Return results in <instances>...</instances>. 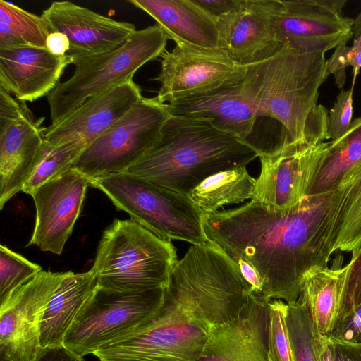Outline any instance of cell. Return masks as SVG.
<instances>
[{
    "label": "cell",
    "mask_w": 361,
    "mask_h": 361,
    "mask_svg": "<svg viewBox=\"0 0 361 361\" xmlns=\"http://www.w3.org/2000/svg\"><path fill=\"white\" fill-rule=\"evenodd\" d=\"M69 58L46 48L0 47V87L21 102L46 96L60 83Z\"/></svg>",
    "instance_id": "20"
},
{
    "label": "cell",
    "mask_w": 361,
    "mask_h": 361,
    "mask_svg": "<svg viewBox=\"0 0 361 361\" xmlns=\"http://www.w3.org/2000/svg\"><path fill=\"white\" fill-rule=\"evenodd\" d=\"M251 295L217 245H192L172 268L159 310L94 355L100 361H200L213 329L237 317Z\"/></svg>",
    "instance_id": "2"
},
{
    "label": "cell",
    "mask_w": 361,
    "mask_h": 361,
    "mask_svg": "<svg viewBox=\"0 0 361 361\" xmlns=\"http://www.w3.org/2000/svg\"><path fill=\"white\" fill-rule=\"evenodd\" d=\"M82 152L69 145L54 146L44 140L22 191L30 195L39 186L71 169Z\"/></svg>",
    "instance_id": "29"
},
{
    "label": "cell",
    "mask_w": 361,
    "mask_h": 361,
    "mask_svg": "<svg viewBox=\"0 0 361 361\" xmlns=\"http://www.w3.org/2000/svg\"><path fill=\"white\" fill-rule=\"evenodd\" d=\"M42 270L21 255L0 246V305Z\"/></svg>",
    "instance_id": "31"
},
{
    "label": "cell",
    "mask_w": 361,
    "mask_h": 361,
    "mask_svg": "<svg viewBox=\"0 0 361 361\" xmlns=\"http://www.w3.org/2000/svg\"><path fill=\"white\" fill-rule=\"evenodd\" d=\"M168 37L158 24L136 30L121 46L99 55L75 58L73 75L47 96L51 124L87 99L132 80L143 65L165 51Z\"/></svg>",
    "instance_id": "6"
},
{
    "label": "cell",
    "mask_w": 361,
    "mask_h": 361,
    "mask_svg": "<svg viewBox=\"0 0 361 361\" xmlns=\"http://www.w3.org/2000/svg\"><path fill=\"white\" fill-rule=\"evenodd\" d=\"M164 288L121 291L97 286L66 334L63 345L82 357L94 355L152 317L162 305Z\"/></svg>",
    "instance_id": "8"
},
{
    "label": "cell",
    "mask_w": 361,
    "mask_h": 361,
    "mask_svg": "<svg viewBox=\"0 0 361 361\" xmlns=\"http://www.w3.org/2000/svg\"><path fill=\"white\" fill-rule=\"evenodd\" d=\"M342 185L299 204L270 210L251 200L231 209L204 214L207 239L238 267L255 296L295 303L305 274L328 266Z\"/></svg>",
    "instance_id": "1"
},
{
    "label": "cell",
    "mask_w": 361,
    "mask_h": 361,
    "mask_svg": "<svg viewBox=\"0 0 361 361\" xmlns=\"http://www.w3.org/2000/svg\"><path fill=\"white\" fill-rule=\"evenodd\" d=\"M51 32L42 16L0 1V47L46 48L47 39Z\"/></svg>",
    "instance_id": "28"
},
{
    "label": "cell",
    "mask_w": 361,
    "mask_h": 361,
    "mask_svg": "<svg viewBox=\"0 0 361 361\" xmlns=\"http://www.w3.org/2000/svg\"><path fill=\"white\" fill-rule=\"evenodd\" d=\"M350 66L353 68V81L351 87L354 88L356 78L361 68V35L353 39V46L349 52Z\"/></svg>",
    "instance_id": "43"
},
{
    "label": "cell",
    "mask_w": 361,
    "mask_h": 361,
    "mask_svg": "<svg viewBox=\"0 0 361 361\" xmlns=\"http://www.w3.org/2000/svg\"><path fill=\"white\" fill-rule=\"evenodd\" d=\"M329 336L346 342L361 343V304L341 319Z\"/></svg>",
    "instance_id": "35"
},
{
    "label": "cell",
    "mask_w": 361,
    "mask_h": 361,
    "mask_svg": "<svg viewBox=\"0 0 361 361\" xmlns=\"http://www.w3.org/2000/svg\"><path fill=\"white\" fill-rule=\"evenodd\" d=\"M66 272L42 271L0 305L1 357L33 361L40 346V324Z\"/></svg>",
    "instance_id": "13"
},
{
    "label": "cell",
    "mask_w": 361,
    "mask_h": 361,
    "mask_svg": "<svg viewBox=\"0 0 361 361\" xmlns=\"http://www.w3.org/2000/svg\"><path fill=\"white\" fill-rule=\"evenodd\" d=\"M33 361H85L83 357L66 346L41 348Z\"/></svg>",
    "instance_id": "38"
},
{
    "label": "cell",
    "mask_w": 361,
    "mask_h": 361,
    "mask_svg": "<svg viewBox=\"0 0 361 361\" xmlns=\"http://www.w3.org/2000/svg\"><path fill=\"white\" fill-rule=\"evenodd\" d=\"M269 356L271 361H294L286 317L288 304L280 299L269 302Z\"/></svg>",
    "instance_id": "32"
},
{
    "label": "cell",
    "mask_w": 361,
    "mask_h": 361,
    "mask_svg": "<svg viewBox=\"0 0 361 361\" xmlns=\"http://www.w3.org/2000/svg\"><path fill=\"white\" fill-rule=\"evenodd\" d=\"M279 0H241L218 18L219 48L234 63L247 66L263 60L282 45L275 30Z\"/></svg>",
    "instance_id": "15"
},
{
    "label": "cell",
    "mask_w": 361,
    "mask_h": 361,
    "mask_svg": "<svg viewBox=\"0 0 361 361\" xmlns=\"http://www.w3.org/2000/svg\"><path fill=\"white\" fill-rule=\"evenodd\" d=\"M353 32L354 39L361 35V11L353 20Z\"/></svg>",
    "instance_id": "44"
},
{
    "label": "cell",
    "mask_w": 361,
    "mask_h": 361,
    "mask_svg": "<svg viewBox=\"0 0 361 361\" xmlns=\"http://www.w3.org/2000/svg\"><path fill=\"white\" fill-rule=\"evenodd\" d=\"M361 163V117L353 120L340 139L330 141L326 154L319 165L306 196L317 195L338 188L345 176Z\"/></svg>",
    "instance_id": "25"
},
{
    "label": "cell",
    "mask_w": 361,
    "mask_h": 361,
    "mask_svg": "<svg viewBox=\"0 0 361 361\" xmlns=\"http://www.w3.org/2000/svg\"><path fill=\"white\" fill-rule=\"evenodd\" d=\"M314 350L317 361H334V350L328 336L314 332Z\"/></svg>",
    "instance_id": "41"
},
{
    "label": "cell",
    "mask_w": 361,
    "mask_h": 361,
    "mask_svg": "<svg viewBox=\"0 0 361 361\" xmlns=\"http://www.w3.org/2000/svg\"><path fill=\"white\" fill-rule=\"evenodd\" d=\"M216 20L235 8L241 0H193Z\"/></svg>",
    "instance_id": "40"
},
{
    "label": "cell",
    "mask_w": 361,
    "mask_h": 361,
    "mask_svg": "<svg viewBox=\"0 0 361 361\" xmlns=\"http://www.w3.org/2000/svg\"><path fill=\"white\" fill-rule=\"evenodd\" d=\"M256 179L245 166L216 173L195 188L188 197L202 214L219 211L228 204H239L252 200Z\"/></svg>",
    "instance_id": "26"
},
{
    "label": "cell",
    "mask_w": 361,
    "mask_h": 361,
    "mask_svg": "<svg viewBox=\"0 0 361 361\" xmlns=\"http://www.w3.org/2000/svg\"><path fill=\"white\" fill-rule=\"evenodd\" d=\"M143 98L142 90L128 80L85 102L59 122L45 128L44 140L84 151Z\"/></svg>",
    "instance_id": "16"
},
{
    "label": "cell",
    "mask_w": 361,
    "mask_h": 361,
    "mask_svg": "<svg viewBox=\"0 0 361 361\" xmlns=\"http://www.w3.org/2000/svg\"><path fill=\"white\" fill-rule=\"evenodd\" d=\"M115 207L158 236L202 245L208 240L202 213L187 196L120 172L90 180Z\"/></svg>",
    "instance_id": "7"
},
{
    "label": "cell",
    "mask_w": 361,
    "mask_h": 361,
    "mask_svg": "<svg viewBox=\"0 0 361 361\" xmlns=\"http://www.w3.org/2000/svg\"><path fill=\"white\" fill-rule=\"evenodd\" d=\"M347 271V264L335 268L317 266L302 279L298 300L307 308L316 329L322 335L329 336L334 327Z\"/></svg>",
    "instance_id": "24"
},
{
    "label": "cell",
    "mask_w": 361,
    "mask_h": 361,
    "mask_svg": "<svg viewBox=\"0 0 361 361\" xmlns=\"http://www.w3.org/2000/svg\"><path fill=\"white\" fill-rule=\"evenodd\" d=\"M178 260L170 240L131 219H114L103 233L91 270L99 287L147 290L164 288Z\"/></svg>",
    "instance_id": "5"
},
{
    "label": "cell",
    "mask_w": 361,
    "mask_h": 361,
    "mask_svg": "<svg viewBox=\"0 0 361 361\" xmlns=\"http://www.w3.org/2000/svg\"><path fill=\"white\" fill-rule=\"evenodd\" d=\"M166 105L171 115L206 121L247 144L258 117L245 75L236 83Z\"/></svg>",
    "instance_id": "19"
},
{
    "label": "cell",
    "mask_w": 361,
    "mask_h": 361,
    "mask_svg": "<svg viewBox=\"0 0 361 361\" xmlns=\"http://www.w3.org/2000/svg\"><path fill=\"white\" fill-rule=\"evenodd\" d=\"M171 116L157 97H143L84 149L71 168L90 180L124 171L150 149Z\"/></svg>",
    "instance_id": "9"
},
{
    "label": "cell",
    "mask_w": 361,
    "mask_h": 361,
    "mask_svg": "<svg viewBox=\"0 0 361 361\" xmlns=\"http://www.w3.org/2000/svg\"><path fill=\"white\" fill-rule=\"evenodd\" d=\"M257 157L251 145L206 121L171 115L150 149L123 172L188 196L208 177Z\"/></svg>",
    "instance_id": "3"
},
{
    "label": "cell",
    "mask_w": 361,
    "mask_h": 361,
    "mask_svg": "<svg viewBox=\"0 0 361 361\" xmlns=\"http://www.w3.org/2000/svg\"><path fill=\"white\" fill-rule=\"evenodd\" d=\"M90 180L71 168L34 190L35 224L27 245L61 255L81 212Z\"/></svg>",
    "instance_id": "14"
},
{
    "label": "cell",
    "mask_w": 361,
    "mask_h": 361,
    "mask_svg": "<svg viewBox=\"0 0 361 361\" xmlns=\"http://www.w3.org/2000/svg\"><path fill=\"white\" fill-rule=\"evenodd\" d=\"M157 22L176 44L219 49L216 20L193 0H130Z\"/></svg>",
    "instance_id": "22"
},
{
    "label": "cell",
    "mask_w": 361,
    "mask_h": 361,
    "mask_svg": "<svg viewBox=\"0 0 361 361\" xmlns=\"http://www.w3.org/2000/svg\"><path fill=\"white\" fill-rule=\"evenodd\" d=\"M334 234L335 251L353 253L361 247V163L343 179Z\"/></svg>",
    "instance_id": "27"
},
{
    "label": "cell",
    "mask_w": 361,
    "mask_h": 361,
    "mask_svg": "<svg viewBox=\"0 0 361 361\" xmlns=\"http://www.w3.org/2000/svg\"><path fill=\"white\" fill-rule=\"evenodd\" d=\"M44 118L34 120L26 107L18 119L0 128V209L27 182L44 142Z\"/></svg>",
    "instance_id": "21"
},
{
    "label": "cell",
    "mask_w": 361,
    "mask_h": 361,
    "mask_svg": "<svg viewBox=\"0 0 361 361\" xmlns=\"http://www.w3.org/2000/svg\"><path fill=\"white\" fill-rule=\"evenodd\" d=\"M328 336L331 342L334 361H361V343L346 342Z\"/></svg>",
    "instance_id": "39"
},
{
    "label": "cell",
    "mask_w": 361,
    "mask_h": 361,
    "mask_svg": "<svg viewBox=\"0 0 361 361\" xmlns=\"http://www.w3.org/2000/svg\"><path fill=\"white\" fill-rule=\"evenodd\" d=\"M98 284L93 271L66 272L51 298L40 324V346H61Z\"/></svg>",
    "instance_id": "23"
},
{
    "label": "cell",
    "mask_w": 361,
    "mask_h": 361,
    "mask_svg": "<svg viewBox=\"0 0 361 361\" xmlns=\"http://www.w3.org/2000/svg\"><path fill=\"white\" fill-rule=\"evenodd\" d=\"M325 52L282 45L270 56L247 66L245 80L258 116L279 121L292 142L305 140L307 121L327 79Z\"/></svg>",
    "instance_id": "4"
},
{
    "label": "cell",
    "mask_w": 361,
    "mask_h": 361,
    "mask_svg": "<svg viewBox=\"0 0 361 361\" xmlns=\"http://www.w3.org/2000/svg\"><path fill=\"white\" fill-rule=\"evenodd\" d=\"M51 32L67 36L70 61L112 51L137 30L130 23L117 21L71 1H54L42 15Z\"/></svg>",
    "instance_id": "17"
},
{
    "label": "cell",
    "mask_w": 361,
    "mask_h": 361,
    "mask_svg": "<svg viewBox=\"0 0 361 361\" xmlns=\"http://www.w3.org/2000/svg\"><path fill=\"white\" fill-rule=\"evenodd\" d=\"M350 47L343 43L338 45L332 55L326 61L328 76L333 75L338 88L342 89L346 80V68L350 66L349 52Z\"/></svg>",
    "instance_id": "36"
},
{
    "label": "cell",
    "mask_w": 361,
    "mask_h": 361,
    "mask_svg": "<svg viewBox=\"0 0 361 361\" xmlns=\"http://www.w3.org/2000/svg\"><path fill=\"white\" fill-rule=\"evenodd\" d=\"M46 48L54 55L66 56L70 50V42L66 35L52 32L47 39Z\"/></svg>",
    "instance_id": "42"
},
{
    "label": "cell",
    "mask_w": 361,
    "mask_h": 361,
    "mask_svg": "<svg viewBox=\"0 0 361 361\" xmlns=\"http://www.w3.org/2000/svg\"><path fill=\"white\" fill-rule=\"evenodd\" d=\"M347 267V275L335 325L350 311L361 304V247L352 253Z\"/></svg>",
    "instance_id": "33"
},
{
    "label": "cell",
    "mask_w": 361,
    "mask_h": 361,
    "mask_svg": "<svg viewBox=\"0 0 361 361\" xmlns=\"http://www.w3.org/2000/svg\"><path fill=\"white\" fill-rule=\"evenodd\" d=\"M353 87L341 90L337 95L332 108L329 111L328 139L335 141L342 137L349 130L353 114Z\"/></svg>",
    "instance_id": "34"
},
{
    "label": "cell",
    "mask_w": 361,
    "mask_h": 361,
    "mask_svg": "<svg viewBox=\"0 0 361 361\" xmlns=\"http://www.w3.org/2000/svg\"><path fill=\"white\" fill-rule=\"evenodd\" d=\"M329 145L315 137L298 142L283 137L274 151L259 156L261 170L252 200L270 210L301 202Z\"/></svg>",
    "instance_id": "10"
},
{
    "label": "cell",
    "mask_w": 361,
    "mask_h": 361,
    "mask_svg": "<svg viewBox=\"0 0 361 361\" xmlns=\"http://www.w3.org/2000/svg\"><path fill=\"white\" fill-rule=\"evenodd\" d=\"M161 56V70L153 80L160 83L156 97L163 104L236 83L247 71L221 49L177 44Z\"/></svg>",
    "instance_id": "11"
},
{
    "label": "cell",
    "mask_w": 361,
    "mask_h": 361,
    "mask_svg": "<svg viewBox=\"0 0 361 361\" xmlns=\"http://www.w3.org/2000/svg\"><path fill=\"white\" fill-rule=\"evenodd\" d=\"M286 326L294 361H317L315 326L307 308L298 300L288 304Z\"/></svg>",
    "instance_id": "30"
},
{
    "label": "cell",
    "mask_w": 361,
    "mask_h": 361,
    "mask_svg": "<svg viewBox=\"0 0 361 361\" xmlns=\"http://www.w3.org/2000/svg\"><path fill=\"white\" fill-rule=\"evenodd\" d=\"M26 107L25 102L18 103L8 92L0 87V128L20 118Z\"/></svg>",
    "instance_id": "37"
},
{
    "label": "cell",
    "mask_w": 361,
    "mask_h": 361,
    "mask_svg": "<svg viewBox=\"0 0 361 361\" xmlns=\"http://www.w3.org/2000/svg\"><path fill=\"white\" fill-rule=\"evenodd\" d=\"M269 301L252 294L237 317L213 329L200 361H271Z\"/></svg>",
    "instance_id": "18"
},
{
    "label": "cell",
    "mask_w": 361,
    "mask_h": 361,
    "mask_svg": "<svg viewBox=\"0 0 361 361\" xmlns=\"http://www.w3.org/2000/svg\"><path fill=\"white\" fill-rule=\"evenodd\" d=\"M347 0L280 1L275 30L281 45L325 52L353 37V19L344 16Z\"/></svg>",
    "instance_id": "12"
}]
</instances>
